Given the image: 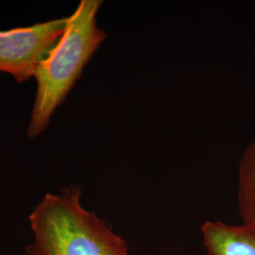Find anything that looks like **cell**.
<instances>
[{"instance_id": "obj_1", "label": "cell", "mask_w": 255, "mask_h": 255, "mask_svg": "<svg viewBox=\"0 0 255 255\" xmlns=\"http://www.w3.org/2000/svg\"><path fill=\"white\" fill-rule=\"evenodd\" d=\"M102 3L101 0H82L66 17L63 36L37 65L33 76L36 94L27 131L29 139L46 129L56 109L63 104L85 65L107 38L97 22Z\"/></svg>"}, {"instance_id": "obj_2", "label": "cell", "mask_w": 255, "mask_h": 255, "mask_svg": "<svg viewBox=\"0 0 255 255\" xmlns=\"http://www.w3.org/2000/svg\"><path fill=\"white\" fill-rule=\"evenodd\" d=\"M81 198L76 187L46 194L28 216L34 241L27 255H130L126 241Z\"/></svg>"}, {"instance_id": "obj_4", "label": "cell", "mask_w": 255, "mask_h": 255, "mask_svg": "<svg viewBox=\"0 0 255 255\" xmlns=\"http://www.w3.org/2000/svg\"><path fill=\"white\" fill-rule=\"evenodd\" d=\"M201 233L208 255H255V229L243 223L206 221Z\"/></svg>"}, {"instance_id": "obj_3", "label": "cell", "mask_w": 255, "mask_h": 255, "mask_svg": "<svg viewBox=\"0 0 255 255\" xmlns=\"http://www.w3.org/2000/svg\"><path fill=\"white\" fill-rule=\"evenodd\" d=\"M67 18L0 30V72L18 83L33 78L37 65L63 36Z\"/></svg>"}, {"instance_id": "obj_5", "label": "cell", "mask_w": 255, "mask_h": 255, "mask_svg": "<svg viewBox=\"0 0 255 255\" xmlns=\"http://www.w3.org/2000/svg\"><path fill=\"white\" fill-rule=\"evenodd\" d=\"M237 204L242 223L255 229V139L239 162Z\"/></svg>"}]
</instances>
